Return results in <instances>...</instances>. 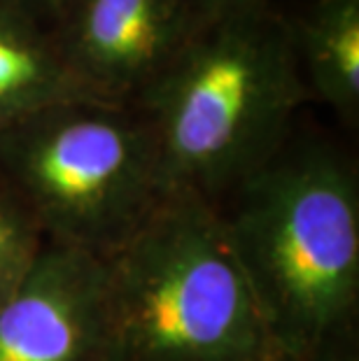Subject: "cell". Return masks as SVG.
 <instances>
[{
    "instance_id": "cell-1",
    "label": "cell",
    "mask_w": 359,
    "mask_h": 361,
    "mask_svg": "<svg viewBox=\"0 0 359 361\" xmlns=\"http://www.w3.org/2000/svg\"><path fill=\"white\" fill-rule=\"evenodd\" d=\"M217 214L282 361L359 336V173L346 149L294 130Z\"/></svg>"
},
{
    "instance_id": "cell-3",
    "label": "cell",
    "mask_w": 359,
    "mask_h": 361,
    "mask_svg": "<svg viewBox=\"0 0 359 361\" xmlns=\"http://www.w3.org/2000/svg\"><path fill=\"white\" fill-rule=\"evenodd\" d=\"M103 273L108 361H282L201 196L164 194Z\"/></svg>"
},
{
    "instance_id": "cell-9",
    "label": "cell",
    "mask_w": 359,
    "mask_h": 361,
    "mask_svg": "<svg viewBox=\"0 0 359 361\" xmlns=\"http://www.w3.org/2000/svg\"><path fill=\"white\" fill-rule=\"evenodd\" d=\"M44 245L35 217L0 175V303L26 278Z\"/></svg>"
},
{
    "instance_id": "cell-2",
    "label": "cell",
    "mask_w": 359,
    "mask_h": 361,
    "mask_svg": "<svg viewBox=\"0 0 359 361\" xmlns=\"http://www.w3.org/2000/svg\"><path fill=\"white\" fill-rule=\"evenodd\" d=\"M305 101L287 17L269 5L205 21L133 105L154 133L164 194L217 205L289 140Z\"/></svg>"
},
{
    "instance_id": "cell-4",
    "label": "cell",
    "mask_w": 359,
    "mask_h": 361,
    "mask_svg": "<svg viewBox=\"0 0 359 361\" xmlns=\"http://www.w3.org/2000/svg\"><path fill=\"white\" fill-rule=\"evenodd\" d=\"M0 175L44 243L105 261L164 198L154 133L138 105L71 101L0 130Z\"/></svg>"
},
{
    "instance_id": "cell-8",
    "label": "cell",
    "mask_w": 359,
    "mask_h": 361,
    "mask_svg": "<svg viewBox=\"0 0 359 361\" xmlns=\"http://www.w3.org/2000/svg\"><path fill=\"white\" fill-rule=\"evenodd\" d=\"M296 61L310 98L339 114L359 119V0H310L287 17Z\"/></svg>"
},
{
    "instance_id": "cell-11",
    "label": "cell",
    "mask_w": 359,
    "mask_h": 361,
    "mask_svg": "<svg viewBox=\"0 0 359 361\" xmlns=\"http://www.w3.org/2000/svg\"><path fill=\"white\" fill-rule=\"evenodd\" d=\"M19 10H24L30 17L44 21V24H54V19L61 14V10L68 5V0H5Z\"/></svg>"
},
{
    "instance_id": "cell-10",
    "label": "cell",
    "mask_w": 359,
    "mask_h": 361,
    "mask_svg": "<svg viewBox=\"0 0 359 361\" xmlns=\"http://www.w3.org/2000/svg\"><path fill=\"white\" fill-rule=\"evenodd\" d=\"M192 5L198 14V19L205 24V21L226 17V14L257 10V7H269L271 0H192Z\"/></svg>"
},
{
    "instance_id": "cell-5",
    "label": "cell",
    "mask_w": 359,
    "mask_h": 361,
    "mask_svg": "<svg viewBox=\"0 0 359 361\" xmlns=\"http://www.w3.org/2000/svg\"><path fill=\"white\" fill-rule=\"evenodd\" d=\"M201 26L192 0H68L51 30L91 96L133 105Z\"/></svg>"
},
{
    "instance_id": "cell-6",
    "label": "cell",
    "mask_w": 359,
    "mask_h": 361,
    "mask_svg": "<svg viewBox=\"0 0 359 361\" xmlns=\"http://www.w3.org/2000/svg\"><path fill=\"white\" fill-rule=\"evenodd\" d=\"M0 361H108L103 261L44 245L0 303Z\"/></svg>"
},
{
    "instance_id": "cell-12",
    "label": "cell",
    "mask_w": 359,
    "mask_h": 361,
    "mask_svg": "<svg viewBox=\"0 0 359 361\" xmlns=\"http://www.w3.org/2000/svg\"><path fill=\"white\" fill-rule=\"evenodd\" d=\"M310 361H359V336H350L346 341L331 345Z\"/></svg>"
},
{
    "instance_id": "cell-7",
    "label": "cell",
    "mask_w": 359,
    "mask_h": 361,
    "mask_svg": "<svg viewBox=\"0 0 359 361\" xmlns=\"http://www.w3.org/2000/svg\"><path fill=\"white\" fill-rule=\"evenodd\" d=\"M87 98L96 96L66 63L51 26L0 0V130L44 107Z\"/></svg>"
}]
</instances>
